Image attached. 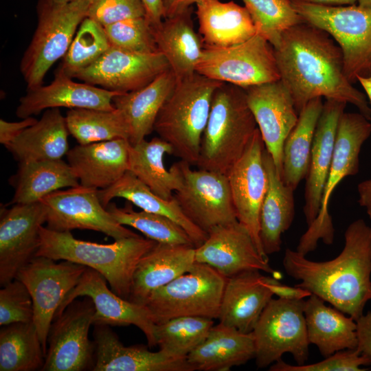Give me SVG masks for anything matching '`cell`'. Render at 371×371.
<instances>
[{
  "label": "cell",
  "mask_w": 371,
  "mask_h": 371,
  "mask_svg": "<svg viewBox=\"0 0 371 371\" xmlns=\"http://www.w3.org/2000/svg\"><path fill=\"white\" fill-rule=\"evenodd\" d=\"M280 80L298 114L312 99L350 103L370 121L371 107L344 71L342 50L326 31L304 22L285 31L274 47Z\"/></svg>",
  "instance_id": "obj_1"
},
{
  "label": "cell",
  "mask_w": 371,
  "mask_h": 371,
  "mask_svg": "<svg viewBox=\"0 0 371 371\" xmlns=\"http://www.w3.org/2000/svg\"><path fill=\"white\" fill-rule=\"evenodd\" d=\"M282 265L286 273L300 282L295 286L317 295L355 321L371 300L370 227L360 218L344 233V246L335 258L315 262L286 249Z\"/></svg>",
  "instance_id": "obj_2"
},
{
  "label": "cell",
  "mask_w": 371,
  "mask_h": 371,
  "mask_svg": "<svg viewBox=\"0 0 371 371\" xmlns=\"http://www.w3.org/2000/svg\"><path fill=\"white\" fill-rule=\"evenodd\" d=\"M156 243L137 235L100 244L76 239L71 232L42 226L35 256L68 260L93 269L105 278L114 293L129 300L136 267Z\"/></svg>",
  "instance_id": "obj_3"
},
{
  "label": "cell",
  "mask_w": 371,
  "mask_h": 371,
  "mask_svg": "<svg viewBox=\"0 0 371 371\" xmlns=\"http://www.w3.org/2000/svg\"><path fill=\"white\" fill-rule=\"evenodd\" d=\"M257 128L244 89L223 82L212 96L196 166L227 175Z\"/></svg>",
  "instance_id": "obj_4"
},
{
  "label": "cell",
  "mask_w": 371,
  "mask_h": 371,
  "mask_svg": "<svg viewBox=\"0 0 371 371\" xmlns=\"http://www.w3.org/2000/svg\"><path fill=\"white\" fill-rule=\"evenodd\" d=\"M223 82L198 73L177 80L156 118L154 131L172 148V155L196 166L212 96Z\"/></svg>",
  "instance_id": "obj_5"
},
{
  "label": "cell",
  "mask_w": 371,
  "mask_h": 371,
  "mask_svg": "<svg viewBox=\"0 0 371 371\" xmlns=\"http://www.w3.org/2000/svg\"><path fill=\"white\" fill-rule=\"evenodd\" d=\"M93 0H38V23L20 63L27 89L43 85L45 74L67 53Z\"/></svg>",
  "instance_id": "obj_6"
},
{
  "label": "cell",
  "mask_w": 371,
  "mask_h": 371,
  "mask_svg": "<svg viewBox=\"0 0 371 371\" xmlns=\"http://www.w3.org/2000/svg\"><path fill=\"white\" fill-rule=\"evenodd\" d=\"M291 1L304 22L326 31L339 45L345 74L352 84L358 76H371V9Z\"/></svg>",
  "instance_id": "obj_7"
},
{
  "label": "cell",
  "mask_w": 371,
  "mask_h": 371,
  "mask_svg": "<svg viewBox=\"0 0 371 371\" xmlns=\"http://www.w3.org/2000/svg\"><path fill=\"white\" fill-rule=\"evenodd\" d=\"M226 281L211 266L195 262L189 271L154 291L144 305L155 324L181 316L218 319Z\"/></svg>",
  "instance_id": "obj_8"
},
{
  "label": "cell",
  "mask_w": 371,
  "mask_h": 371,
  "mask_svg": "<svg viewBox=\"0 0 371 371\" xmlns=\"http://www.w3.org/2000/svg\"><path fill=\"white\" fill-rule=\"evenodd\" d=\"M371 135V123L361 113L341 115L337 126L333 159L323 192L319 212L301 236L296 251L304 256L313 251L319 239L326 245L334 240L335 229L329 214L331 195L346 177L356 175L359 170V154Z\"/></svg>",
  "instance_id": "obj_9"
},
{
  "label": "cell",
  "mask_w": 371,
  "mask_h": 371,
  "mask_svg": "<svg viewBox=\"0 0 371 371\" xmlns=\"http://www.w3.org/2000/svg\"><path fill=\"white\" fill-rule=\"evenodd\" d=\"M305 301L271 298L262 312L253 331L255 360L258 368H265L284 353L292 355L297 365L308 359Z\"/></svg>",
  "instance_id": "obj_10"
},
{
  "label": "cell",
  "mask_w": 371,
  "mask_h": 371,
  "mask_svg": "<svg viewBox=\"0 0 371 371\" xmlns=\"http://www.w3.org/2000/svg\"><path fill=\"white\" fill-rule=\"evenodd\" d=\"M196 72L242 88L280 80L274 47L258 34L232 46L204 47Z\"/></svg>",
  "instance_id": "obj_11"
},
{
  "label": "cell",
  "mask_w": 371,
  "mask_h": 371,
  "mask_svg": "<svg viewBox=\"0 0 371 371\" xmlns=\"http://www.w3.org/2000/svg\"><path fill=\"white\" fill-rule=\"evenodd\" d=\"M191 166L179 160L170 168L180 181L174 197L185 215L207 233L215 226L237 221L227 175Z\"/></svg>",
  "instance_id": "obj_12"
},
{
  "label": "cell",
  "mask_w": 371,
  "mask_h": 371,
  "mask_svg": "<svg viewBox=\"0 0 371 371\" xmlns=\"http://www.w3.org/2000/svg\"><path fill=\"white\" fill-rule=\"evenodd\" d=\"M45 256H34L16 278L28 289L33 301V322L46 354L47 337L54 317L67 295L76 286L87 267L68 260L56 263Z\"/></svg>",
  "instance_id": "obj_13"
},
{
  "label": "cell",
  "mask_w": 371,
  "mask_h": 371,
  "mask_svg": "<svg viewBox=\"0 0 371 371\" xmlns=\"http://www.w3.org/2000/svg\"><path fill=\"white\" fill-rule=\"evenodd\" d=\"M95 306L91 299L74 300L56 317L49 328L42 371L93 370L94 343L89 339Z\"/></svg>",
  "instance_id": "obj_14"
},
{
  "label": "cell",
  "mask_w": 371,
  "mask_h": 371,
  "mask_svg": "<svg viewBox=\"0 0 371 371\" xmlns=\"http://www.w3.org/2000/svg\"><path fill=\"white\" fill-rule=\"evenodd\" d=\"M41 201L46 210L47 227L52 230L89 229L114 240L138 235L115 220L102 205L98 189L80 184L55 191Z\"/></svg>",
  "instance_id": "obj_15"
},
{
  "label": "cell",
  "mask_w": 371,
  "mask_h": 371,
  "mask_svg": "<svg viewBox=\"0 0 371 371\" xmlns=\"http://www.w3.org/2000/svg\"><path fill=\"white\" fill-rule=\"evenodd\" d=\"M46 223L42 201L1 207L0 284L16 278L19 270L35 256L40 245V229Z\"/></svg>",
  "instance_id": "obj_16"
},
{
  "label": "cell",
  "mask_w": 371,
  "mask_h": 371,
  "mask_svg": "<svg viewBox=\"0 0 371 371\" xmlns=\"http://www.w3.org/2000/svg\"><path fill=\"white\" fill-rule=\"evenodd\" d=\"M265 148L258 128L227 177L237 220L248 229L260 254L268 258L260 239V212L268 186L263 162Z\"/></svg>",
  "instance_id": "obj_17"
},
{
  "label": "cell",
  "mask_w": 371,
  "mask_h": 371,
  "mask_svg": "<svg viewBox=\"0 0 371 371\" xmlns=\"http://www.w3.org/2000/svg\"><path fill=\"white\" fill-rule=\"evenodd\" d=\"M168 69V63L160 52L139 54L111 46L72 78L107 90L128 93L147 85Z\"/></svg>",
  "instance_id": "obj_18"
},
{
  "label": "cell",
  "mask_w": 371,
  "mask_h": 371,
  "mask_svg": "<svg viewBox=\"0 0 371 371\" xmlns=\"http://www.w3.org/2000/svg\"><path fill=\"white\" fill-rule=\"evenodd\" d=\"M106 282L99 272L87 267L78 283L65 297L54 319L76 297H89L95 309L93 325H134L143 332L148 346L150 348L155 347V323L149 309L146 305L119 296L108 288Z\"/></svg>",
  "instance_id": "obj_19"
},
{
  "label": "cell",
  "mask_w": 371,
  "mask_h": 371,
  "mask_svg": "<svg viewBox=\"0 0 371 371\" xmlns=\"http://www.w3.org/2000/svg\"><path fill=\"white\" fill-rule=\"evenodd\" d=\"M195 261L211 266L227 278L250 270L279 274L238 220L212 227L205 240L195 247Z\"/></svg>",
  "instance_id": "obj_20"
},
{
  "label": "cell",
  "mask_w": 371,
  "mask_h": 371,
  "mask_svg": "<svg viewBox=\"0 0 371 371\" xmlns=\"http://www.w3.org/2000/svg\"><path fill=\"white\" fill-rule=\"evenodd\" d=\"M243 89L265 148L282 177L284 142L299 116L293 98L280 80Z\"/></svg>",
  "instance_id": "obj_21"
},
{
  "label": "cell",
  "mask_w": 371,
  "mask_h": 371,
  "mask_svg": "<svg viewBox=\"0 0 371 371\" xmlns=\"http://www.w3.org/2000/svg\"><path fill=\"white\" fill-rule=\"evenodd\" d=\"M71 78L59 67L50 84L27 89L19 100L16 116L23 119L44 110L60 107L113 111V98L124 93L87 82H76Z\"/></svg>",
  "instance_id": "obj_22"
},
{
  "label": "cell",
  "mask_w": 371,
  "mask_h": 371,
  "mask_svg": "<svg viewBox=\"0 0 371 371\" xmlns=\"http://www.w3.org/2000/svg\"><path fill=\"white\" fill-rule=\"evenodd\" d=\"M93 371H194L187 359L144 345L126 346L108 325H94Z\"/></svg>",
  "instance_id": "obj_23"
},
{
  "label": "cell",
  "mask_w": 371,
  "mask_h": 371,
  "mask_svg": "<svg viewBox=\"0 0 371 371\" xmlns=\"http://www.w3.org/2000/svg\"><path fill=\"white\" fill-rule=\"evenodd\" d=\"M346 104L339 100H326L317 123L304 189L303 211L307 227L316 219L320 210L333 159L338 122Z\"/></svg>",
  "instance_id": "obj_24"
},
{
  "label": "cell",
  "mask_w": 371,
  "mask_h": 371,
  "mask_svg": "<svg viewBox=\"0 0 371 371\" xmlns=\"http://www.w3.org/2000/svg\"><path fill=\"white\" fill-rule=\"evenodd\" d=\"M130 146L126 138L79 144L69 150L67 163L80 185L105 189L128 172Z\"/></svg>",
  "instance_id": "obj_25"
},
{
  "label": "cell",
  "mask_w": 371,
  "mask_h": 371,
  "mask_svg": "<svg viewBox=\"0 0 371 371\" xmlns=\"http://www.w3.org/2000/svg\"><path fill=\"white\" fill-rule=\"evenodd\" d=\"M268 276L260 271H245L227 278L218 319L245 333H251L273 293Z\"/></svg>",
  "instance_id": "obj_26"
},
{
  "label": "cell",
  "mask_w": 371,
  "mask_h": 371,
  "mask_svg": "<svg viewBox=\"0 0 371 371\" xmlns=\"http://www.w3.org/2000/svg\"><path fill=\"white\" fill-rule=\"evenodd\" d=\"M195 262L194 245L157 243L136 267L129 300L144 305L154 291L189 271Z\"/></svg>",
  "instance_id": "obj_27"
},
{
  "label": "cell",
  "mask_w": 371,
  "mask_h": 371,
  "mask_svg": "<svg viewBox=\"0 0 371 371\" xmlns=\"http://www.w3.org/2000/svg\"><path fill=\"white\" fill-rule=\"evenodd\" d=\"M177 80L168 69L147 85L113 98V104L128 127L131 144L141 142L154 131L157 115Z\"/></svg>",
  "instance_id": "obj_28"
},
{
  "label": "cell",
  "mask_w": 371,
  "mask_h": 371,
  "mask_svg": "<svg viewBox=\"0 0 371 371\" xmlns=\"http://www.w3.org/2000/svg\"><path fill=\"white\" fill-rule=\"evenodd\" d=\"M153 28L158 51L167 60L177 80L195 74L204 45L194 29L192 8L164 19Z\"/></svg>",
  "instance_id": "obj_29"
},
{
  "label": "cell",
  "mask_w": 371,
  "mask_h": 371,
  "mask_svg": "<svg viewBox=\"0 0 371 371\" xmlns=\"http://www.w3.org/2000/svg\"><path fill=\"white\" fill-rule=\"evenodd\" d=\"M199 33L204 47H225L247 41L257 34L244 6L234 1L201 0L196 3Z\"/></svg>",
  "instance_id": "obj_30"
},
{
  "label": "cell",
  "mask_w": 371,
  "mask_h": 371,
  "mask_svg": "<svg viewBox=\"0 0 371 371\" xmlns=\"http://www.w3.org/2000/svg\"><path fill=\"white\" fill-rule=\"evenodd\" d=\"M263 162L268 186L260 212V239L263 251L268 256L280 251L282 235L293 223L295 190L284 183L266 148L263 152Z\"/></svg>",
  "instance_id": "obj_31"
},
{
  "label": "cell",
  "mask_w": 371,
  "mask_h": 371,
  "mask_svg": "<svg viewBox=\"0 0 371 371\" xmlns=\"http://www.w3.org/2000/svg\"><path fill=\"white\" fill-rule=\"evenodd\" d=\"M255 353L252 332L242 333L218 323L186 359L194 370L228 371L254 359Z\"/></svg>",
  "instance_id": "obj_32"
},
{
  "label": "cell",
  "mask_w": 371,
  "mask_h": 371,
  "mask_svg": "<svg viewBox=\"0 0 371 371\" xmlns=\"http://www.w3.org/2000/svg\"><path fill=\"white\" fill-rule=\"evenodd\" d=\"M69 134L59 108L49 109L5 148L19 163L61 159L69 150Z\"/></svg>",
  "instance_id": "obj_33"
},
{
  "label": "cell",
  "mask_w": 371,
  "mask_h": 371,
  "mask_svg": "<svg viewBox=\"0 0 371 371\" xmlns=\"http://www.w3.org/2000/svg\"><path fill=\"white\" fill-rule=\"evenodd\" d=\"M304 312L308 341L317 347L324 357L340 350L357 348V323L353 318L326 306L315 294L305 301Z\"/></svg>",
  "instance_id": "obj_34"
},
{
  "label": "cell",
  "mask_w": 371,
  "mask_h": 371,
  "mask_svg": "<svg viewBox=\"0 0 371 371\" xmlns=\"http://www.w3.org/2000/svg\"><path fill=\"white\" fill-rule=\"evenodd\" d=\"M98 196L104 207L112 199L123 198L142 210L169 218L188 233L195 247L207 238V233L185 215L174 195L171 199L158 196L128 171L110 187L98 190Z\"/></svg>",
  "instance_id": "obj_35"
},
{
  "label": "cell",
  "mask_w": 371,
  "mask_h": 371,
  "mask_svg": "<svg viewBox=\"0 0 371 371\" xmlns=\"http://www.w3.org/2000/svg\"><path fill=\"white\" fill-rule=\"evenodd\" d=\"M9 182L14 189L10 204L36 203L55 191L80 185L69 164L62 159L19 163Z\"/></svg>",
  "instance_id": "obj_36"
},
{
  "label": "cell",
  "mask_w": 371,
  "mask_h": 371,
  "mask_svg": "<svg viewBox=\"0 0 371 371\" xmlns=\"http://www.w3.org/2000/svg\"><path fill=\"white\" fill-rule=\"evenodd\" d=\"M323 105L322 98L311 100L299 113L296 124L284 140L282 179L294 190L307 176L315 131Z\"/></svg>",
  "instance_id": "obj_37"
},
{
  "label": "cell",
  "mask_w": 371,
  "mask_h": 371,
  "mask_svg": "<svg viewBox=\"0 0 371 371\" xmlns=\"http://www.w3.org/2000/svg\"><path fill=\"white\" fill-rule=\"evenodd\" d=\"M166 154L172 155V148L159 137L131 144L128 171L158 196L171 199L180 181L173 171L165 167Z\"/></svg>",
  "instance_id": "obj_38"
},
{
  "label": "cell",
  "mask_w": 371,
  "mask_h": 371,
  "mask_svg": "<svg viewBox=\"0 0 371 371\" xmlns=\"http://www.w3.org/2000/svg\"><path fill=\"white\" fill-rule=\"evenodd\" d=\"M45 355L33 322L3 326L0 330V370L42 369Z\"/></svg>",
  "instance_id": "obj_39"
},
{
  "label": "cell",
  "mask_w": 371,
  "mask_h": 371,
  "mask_svg": "<svg viewBox=\"0 0 371 371\" xmlns=\"http://www.w3.org/2000/svg\"><path fill=\"white\" fill-rule=\"evenodd\" d=\"M67 126L79 144L117 138L128 139V129L120 113L92 109H71L65 116Z\"/></svg>",
  "instance_id": "obj_40"
},
{
  "label": "cell",
  "mask_w": 371,
  "mask_h": 371,
  "mask_svg": "<svg viewBox=\"0 0 371 371\" xmlns=\"http://www.w3.org/2000/svg\"><path fill=\"white\" fill-rule=\"evenodd\" d=\"M213 326L212 319L199 316L177 317L155 324L156 346L172 357L186 359Z\"/></svg>",
  "instance_id": "obj_41"
},
{
  "label": "cell",
  "mask_w": 371,
  "mask_h": 371,
  "mask_svg": "<svg viewBox=\"0 0 371 371\" xmlns=\"http://www.w3.org/2000/svg\"><path fill=\"white\" fill-rule=\"evenodd\" d=\"M106 208L120 224L131 227L157 243L194 245L188 233L166 216L144 210L135 211L131 203L120 207L109 203Z\"/></svg>",
  "instance_id": "obj_42"
},
{
  "label": "cell",
  "mask_w": 371,
  "mask_h": 371,
  "mask_svg": "<svg viewBox=\"0 0 371 371\" xmlns=\"http://www.w3.org/2000/svg\"><path fill=\"white\" fill-rule=\"evenodd\" d=\"M248 10L258 34L274 47L282 34L304 23L291 0H242Z\"/></svg>",
  "instance_id": "obj_43"
},
{
  "label": "cell",
  "mask_w": 371,
  "mask_h": 371,
  "mask_svg": "<svg viewBox=\"0 0 371 371\" xmlns=\"http://www.w3.org/2000/svg\"><path fill=\"white\" fill-rule=\"evenodd\" d=\"M111 47L104 27L86 17L78 28L60 67L72 78L76 72L94 63Z\"/></svg>",
  "instance_id": "obj_44"
},
{
  "label": "cell",
  "mask_w": 371,
  "mask_h": 371,
  "mask_svg": "<svg viewBox=\"0 0 371 371\" xmlns=\"http://www.w3.org/2000/svg\"><path fill=\"white\" fill-rule=\"evenodd\" d=\"M104 28L111 46L139 54L159 52L153 28L146 16L123 20Z\"/></svg>",
  "instance_id": "obj_45"
},
{
  "label": "cell",
  "mask_w": 371,
  "mask_h": 371,
  "mask_svg": "<svg viewBox=\"0 0 371 371\" xmlns=\"http://www.w3.org/2000/svg\"><path fill=\"white\" fill-rule=\"evenodd\" d=\"M34 319L32 296L26 286L15 278L0 290V325L31 322Z\"/></svg>",
  "instance_id": "obj_46"
},
{
  "label": "cell",
  "mask_w": 371,
  "mask_h": 371,
  "mask_svg": "<svg viewBox=\"0 0 371 371\" xmlns=\"http://www.w3.org/2000/svg\"><path fill=\"white\" fill-rule=\"evenodd\" d=\"M371 365V357L361 355L356 349H346L310 364L291 365L282 359L270 366V371H363L362 366Z\"/></svg>",
  "instance_id": "obj_47"
},
{
  "label": "cell",
  "mask_w": 371,
  "mask_h": 371,
  "mask_svg": "<svg viewBox=\"0 0 371 371\" xmlns=\"http://www.w3.org/2000/svg\"><path fill=\"white\" fill-rule=\"evenodd\" d=\"M145 15V9L141 0H93L87 17L104 27Z\"/></svg>",
  "instance_id": "obj_48"
},
{
  "label": "cell",
  "mask_w": 371,
  "mask_h": 371,
  "mask_svg": "<svg viewBox=\"0 0 371 371\" xmlns=\"http://www.w3.org/2000/svg\"><path fill=\"white\" fill-rule=\"evenodd\" d=\"M38 120L33 117L23 118L19 122H8L0 120V143L8 146L24 130L34 124Z\"/></svg>",
  "instance_id": "obj_49"
},
{
  "label": "cell",
  "mask_w": 371,
  "mask_h": 371,
  "mask_svg": "<svg viewBox=\"0 0 371 371\" xmlns=\"http://www.w3.org/2000/svg\"><path fill=\"white\" fill-rule=\"evenodd\" d=\"M358 344L360 354L371 357V311L356 320Z\"/></svg>",
  "instance_id": "obj_50"
},
{
  "label": "cell",
  "mask_w": 371,
  "mask_h": 371,
  "mask_svg": "<svg viewBox=\"0 0 371 371\" xmlns=\"http://www.w3.org/2000/svg\"><path fill=\"white\" fill-rule=\"evenodd\" d=\"M267 286L271 289L273 295L286 300H302L311 295L308 290L295 286H290L283 284L275 278L268 276Z\"/></svg>",
  "instance_id": "obj_51"
},
{
  "label": "cell",
  "mask_w": 371,
  "mask_h": 371,
  "mask_svg": "<svg viewBox=\"0 0 371 371\" xmlns=\"http://www.w3.org/2000/svg\"><path fill=\"white\" fill-rule=\"evenodd\" d=\"M146 12V18L153 27L164 19L163 0H141Z\"/></svg>",
  "instance_id": "obj_52"
},
{
  "label": "cell",
  "mask_w": 371,
  "mask_h": 371,
  "mask_svg": "<svg viewBox=\"0 0 371 371\" xmlns=\"http://www.w3.org/2000/svg\"><path fill=\"white\" fill-rule=\"evenodd\" d=\"M201 0H163L164 19L174 16Z\"/></svg>",
  "instance_id": "obj_53"
},
{
  "label": "cell",
  "mask_w": 371,
  "mask_h": 371,
  "mask_svg": "<svg viewBox=\"0 0 371 371\" xmlns=\"http://www.w3.org/2000/svg\"><path fill=\"white\" fill-rule=\"evenodd\" d=\"M359 194L358 202L366 209L368 216L371 219V179L361 181L357 186Z\"/></svg>",
  "instance_id": "obj_54"
},
{
  "label": "cell",
  "mask_w": 371,
  "mask_h": 371,
  "mask_svg": "<svg viewBox=\"0 0 371 371\" xmlns=\"http://www.w3.org/2000/svg\"><path fill=\"white\" fill-rule=\"evenodd\" d=\"M303 2L324 5H348L356 4L357 0H300Z\"/></svg>",
  "instance_id": "obj_55"
},
{
  "label": "cell",
  "mask_w": 371,
  "mask_h": 371,
  "mask_svg": "<svg viewBox=\"0 0 371 371\" xmlns=\"http://www.w3.org/2000/svg\"><path fill=\"white\" fill-rule=\"evenodd\" d=\"M357 81L359 82L365 90L371 104V76L366 77L358 76Z\"/></svg>",
  "instance_id": "obj_56"
},
{
  "label": "cell",
  "mask_w": 371,
  "mask_h": 371,
  "mask_svg": "<svg viewBox=\"0 0 371 371\" xmlns=\"http://www.w3.org/2000/svg\"><path fill=\"white\" fill-rule=\"evenodd\" d=\"M357 3L362 8L371 9V0H357Z\"/></svg>",
  "instance_id": "obj_57"
},
{
  "label": "cell",
  "mask_w": 371,
  "mask_h": 371,
  "mask_svg": "<svg viewBox=\"0 0 371 371\" xmlns=\"http://www.w3.org/2000/svg\"><path fill=\"white\" fill-rule=\"evenodd\" d=\"M54 1H58V2L65 3V2H70V1H76V0H54Z\"/></svg>",
  "instance_id": "obj_58"
},
{
  "label": "cell",
  "mask_w": 371,
  "mask_h": 371,
  "mask_svg": "<svg viewBox=\"0 0 371 371\" xmlns=\"http://www.w3.org/2000/svg\"><path fill=\"white\" fill-rule=\"evenodd\" d=\"M370 232H371V227H370Z\"/></svg>",
  "instance_id": "obj_59"
}]
</instances>
